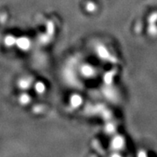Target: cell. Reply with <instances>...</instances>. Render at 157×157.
Masks as SVG:
<instances>
[{
  "instance_id": "obj_6",
  "label": "cell",
  "mask_w": 157,
  "mask_h": 157,
  "mask_svg": "<svg viewBox=\"0 0 157 157\" xmlns=\"http://www.w3.org/2000/svg\"><path fill=\"white\" fill-rule=\"evenodd\" d=\"M90 8H92V9H93V10H94V8H95V6H94V4L90 3V4H89V5H88L87 9H90Z\"/></svg>"
},
{
  "instance_id": "obj_1",
  "label": "cell",
  "mask_w": 157,
  "mask_h": 157,
  "mask_svg": "<svg viewBox=\"0 0 157 157\" xmlns=\"http://www.w3.org/2000/svg\"><path fill=\"white\" fill-rule=\"evenodd\" d=\"M18 46L22 49H27L29 46H30V42L26 39H21L18 41Z\"/></svg>"
},
{
  "instance_id": "obj_7",
  "label": "cell",
  "mask_w": 157,
  "mask_h": 157,
  "mask_svg": "<svg viewBox=\"0 0 157 157\" xmlns=\"http://www.w3.org/2000/svg\"><path fill=\"white\" fill-rule=\"evenodd\" d=\"M23 100H22V101L24 102V103H26V102L28 101V97L26 96H24V97L22 98Z\"/></svg>"
},
{
  "instance_id": "obj_2",
  "label": "cell",
  "mask_w": 157,
  "mask_h": 157,
  "mask_svg": "<svg viewBox=\"0 0 157 157\" xmlns=\"http://www.w3.org/2000/svg\"><path fill=\"white\" fill-rule=\"evenodd\" d=\"M71 103L74 107H78V105L82 104V99L78 96H74L72 97L71 99Z\"/></svg>"
},
{
  "instance_id": "obj_5",
  "label": "cell",
  "mask_w": 157,
  "mask_h": 157,
  "mask_svg": "<svg viewBox=\"0 0 157 157\" xmlns=\"http://www.w3.org/2000/svg\"><path fill=\"white\" fill-rule=\"evenodd\" d=\"M45 89V86L44 84H42V83H38L37 85H36V90L38 91V92H42Z\"/></svg>"
},
{
  "instance_id": "obj_4",
  "label": "cell",
  "mask_w": 157,
  "mask_h": 157,
  "mask_svg": "<svg viewBox=\"0 0 157 157\" xmlns=\"http://www.w3.org/2000/svg\"><path fill=\"white\" fill-rule=\"evenodd\" d=\"M113 143H114V146H115L116 147H121L123 141H122V139H121V138L117 137L114 139Z\"/></svg>"
},
{
  "instance_id": "obj_3",
  "label": "cell",
  "mask_w": 157,
  "mask_h": 157,
  "mask_svg": "<svg viewBox=\"0 0 157 157\" xmlns=\"http://www.w3.org/2000/svg\"><path fill=\"white\" fill-rule=\"evenodd\" d=\"M82 72H83L84 75H86V76H91L93 73V69L90 67H84Z\"/></svg>"
}]
</instances>
